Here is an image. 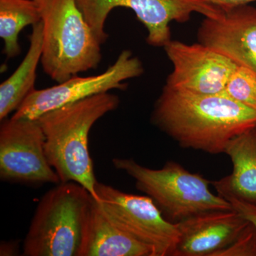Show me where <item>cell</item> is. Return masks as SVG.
<instances>
[{
  "mask_svg": "<svg viewBox=\"0 0 256 256\" xmlns=\"http://www.w3.org/2000/svg\"><path fill=\"white\" fill-rule=\"evenodd\" d=\"M232 205V208L254 225L256 228V202H248L236 198L227 200Z\"/></svg>",
  "mask_w": 256,
  "mask_h": 256,
  "instance_id": "19",
  "label": "cell"
},
{
  "mask_svg": "<svg viewBox=\"0 0 256 256\" xmlns=\"http://www.w3.org/2000/svg\"><path fill=\"white\" fill-rule=\"evenodd\" d=\"M38 120L4 119L0 126V178L28 184L60 183L45 151Z\"/></svg>",
  "mask_w": 256,
  "mask_h": 256,
  "instance_id": "9",
  "label": "cell"
},
{
  "mask_svg": "<svg viewBox=\"0 0 256 256\" xmlns=\"http://www.w3.org/2000/svg\"><path fill=\"white\" fill-rule=\"evenodd\" d=\"M164 48L173 66L164 86L176 92L198 95L224 94L229 77L238 66L201 43L190 45L171 40Z\"/></svg>",
  "mask_w": 256,
  "mask_h": 256,
  "instance_id": "10",
  "label": "cell"
},
{
  "mask_svg": "<svg viewBox=\"0 0 256 256\" xmlns=\"http://www.w3.org/2000/svg\"><path fill=\"white\" fill-rule=\"evenodd\" d=\"M96 36L104 44L108 34L106 22L116 8L134 12L148 30L146 42L154 47H164L171 41L170 24L186 22L193 12L206 18L217 16L220 10L201 0H76Z\"/></svg>",
  "mask_w": 256,
  "mask_h": 256,
  "instance_id": "6",
  "label": "cell"
},
{
  "mask_svg": "<svg viewBox=\"0 0 256 256\" xmlns=\"http://www.w3.org/2000/svg\"><path fill=\"white\" fill-rule=\"evenodd\" d=\"M79 256H156V254L150 246L112 223L92 197L84 225Z\"/></svg>",
  "mask_w": 256,
  "mask_h": 256,
  "instance_id": "13",
  "label": "cell"
},
{
  "mask_svg": "<svg viewBox=\"0 0 256 256\" xmlns=\"http://www.w3.org/2000/svg\"><path fill=\"white\" fill-rule=\"evenodd\" d=\"M224 153L232 160L233 171L212 182L217 194L226 201L256 202V124L230 140Z\"/></svg>",
  "mask_w": 256,
  "mask_h": 256,
  "instance_id": "14",
  "label": "cell"
},
{
  "mask_svg": "<svg viewBox=\"0 0 256 256\" xmlns=\"http://www.w3.org/2000/svg\"><path fill=\"white\" fill-rule=\"evenodd\" d=\"M92 196L74 182H60L42 197L23 244V256H79Z\"/></svg>",
  "mask_w": 256,
  "mask_h": 256,
  "instance_id": "4",
  "label": "cell"
},
{
  "mask_svg": "<svg viewBox=\"0 0 256 256\" xmlns=\"http://www.w3.org/2000/svg\"><path fill=\"white\" fill-rule=\"evenodd\" d=\"M41 20L40 9L34 0H0V37L8 60L21 53L18 36L24 28Z\"/></svg>",
  "mask_w": 256,
  "mask_h": 256,
  "instance_id": "16",
  "label": "cell"
},
{
  "mask_svg": "<svg viewBox=\"0 0 256 256\" xmlns=\"http://www.w3.org/2000/svg\"><path fill=\"white\" fill-rule=\"evenodd\" d=\"M14 242H4L3 245L1 246V256H6L8 254V250H9V254L8 256L14 255V254L16 252V250H18V248H16Z\"/></svg>",
  "mask_w": 256,
  "mask_h": 256,
  "instance_id": "21",
  "label": "cell"
},
{
  "mask_svg": "<svg viewBox=\"0 0 256 256\" xmlns=\"http://www.w3.org/2000/svg\"><path fill=\"white\" fill-rule=\"evenodd\" d=\"M215 256H256V228L254 225L248 224L232 244Z\"/></svg>",
  "mask_w": 256,
  "mask_h": 256,
  "instance_id": "18",
  "label": "cell"
},
{
  "mask_svg": "<svg viewBox=\"0 0 256 256\" xmlns=\"http://www.w3.org/2000/svg\"><path fill=\"white\" fill-rule=\"evenodd\" d=\"M224 94L256 111V74L246 67L237 66L229 77Z\"/></svg>",
  "mask_w": 256,
  "mask_h": 256,
  "instance_id": "17",
  "label": "cell"
},
{
  "mask_svg": "<svg viewBox=\"0 0 256 256\" xmlns=\"http://www.w3.org/2000/svg\"><path fill=\"white\" fill-rule=\"evenodd\" d=\"M144 72L141 60L129 50H124L114 64L98 75L74 76L58 85L32 90L15 111L12 118L37 120L44 114L87 98L127 88L126 80L140 76Z\"/></svg>",
  "mask_w": 256,
  "mask_h": 256,
  "instance_id": "8",
  "label": "cell"
},
{
  "mask_svg": "<svg viewBox=\"0 0 256 256\" xmlns=\"http://www.w3.org/2000/svg\"><path fill=\"white\" fill-rule=\"evenodd\" d=\"M176 224L180 236L173 256H215L232 244L249 222L232 208L204 212Z\"/></svg>",
  "mask_w": 256,
  "mask_h": 256,
  "instance_id": "12",
  "label": "cell"
},
{
  "mask_svg": "<svg viewBox=\"0 0 256 256\" xmlns=\"http://www.w3.org/2000/svg\"><path fill=\"white\" fill-rule=\"evenodd\" d=\"M152 122L182 148L216 154L255 126L256 111L224 94L198 95L164 86Z\"/></svg>",
  "mask_w": 256,
  "mask_h": 256,
  "instance_id": "1",
  "label": "cell"
},
{
  "mask_svg": "<svg viewBox=\"0 0 256 256\" xmlns=\"http://www.w3.org/2000/svg\"><path fill=\"white\" fill-rule=\"evenodd\" d=\"M97 201L104 215L118 228L150 246L156 256H173L178 240V224L165 218L148 196L131 194L100 182Z\"/></svg>",
  "mask_w": 256,
  "mask_h": 256,
  "instance_id": "7",
  "label": "cell"
},
{
  "mask_svg": "<svg viewBox=\"0 0 256 256\" xmlns=\"http://www.w3.org/2000/svg\"><path fill=\"white\" fill-rule=\"evenodd\" d=\"M43 28L41 64L55 82L98 67L101 44L92 31L76 0H34Z\"/></svg>",
  "mask_w": 256,
  "mask_h": 256,
  "instance_id": "3",
  "label": "cell"
},
{
  "mask_svg": "<svg viewBox=\"0 0 256 256\" xmlns=\"http://www.w3.org/2000/svg\"><path fill=\"white\" fill-rule=\"evenodd\" d=\"M201 1L220 11H226L242 5L249 4L250 3L256 2V0H201Z\"/></svg>",
  "mask_w": 256,
  "mask_h": 256,
  "instance_id": "20",
  "label": "cell"
},
{
  "mask_svg": "<svg viewBox=\"0 0 256 256\" xmlns=\"http://www.w3.org/2000/svg\"><path fill=\"white\" fill-rule=\"evenodd\" d=\"M112 164L134 178L136 188L150 197L172 223L204 212L233 208L223 197L212 193L207 178L190 172L176 162H166L158 170L146 168L133 159L114 158Z\"/></svg>",
  "mask_w": 256,
  "mask_h": 256,
  "instance_id": "5",
  "label": "cell"
},
{
  "mask_svg": "<svg viewBox=\"0 0 256 256\" xmlns=\"http://www.w3.org/2000/svg\"><path fill=\"white\" fill-rule=\"evenodd\" d=\"M120 99L104 92L50 111L38 118L45 137V151L60 182H74L97 198L89 134L94 124L118 108Z\"/></svg>",
  "mask_w": 256,
  "mask_h": 256,
  "instance_id": "2",
  "label": "cell"
},
{
  "mask_svg": "<svg viewBox=\"0 0 256 256\" xmlns=\"http://www.w3.org/2000/svg\"><path fill=\"white\" fill-rule=\"evenodd\" d=\"M43 28L42 22L32 26L30 47L14 73L0 85V120L18 110L24 99L34 90L36 70L41 63Z\"/></svg>",
  "mask_w": 256,
  "mask_h": 256,
  "instance_id": "15",
  "label": "cell"
},
{
  "mask_svg": "<svg viewBox=\"0 0 256 256\" xmlns=\"http://www.w3.org/2000/svg\"><path fill=\"white\" fill-rule=\"evenodd\" d=\"M197 36L200 43L256 75V8L242 5L205 16Z\"/></svg>",
  "mask_w": 256,
  "mask_h": 256,
  "instance_id": "11",
  "label": "cell"
}]
</instances>
